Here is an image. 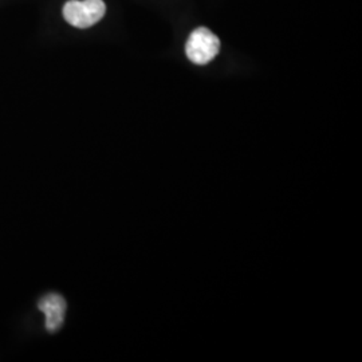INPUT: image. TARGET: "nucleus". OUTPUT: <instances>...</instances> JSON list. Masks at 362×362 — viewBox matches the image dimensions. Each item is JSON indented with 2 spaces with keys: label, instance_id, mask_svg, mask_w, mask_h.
<instances>
[{
  "label": "nucleus",
  "instance_id": "f257e3e1",
  "mask_svg": "<svg viewBox=\"0 0 362 362\" xmlns=\"http://www.w3.org/2000/svg\"><path fill=\"white\" fill-rule=\"evenodd\" d=\"M106 13L104 0H69L64 6L66 22L77 28L97 25Z\"/></svg>",
  "mask_w": 362,
  "mask_h": 362
},
{
  "label": "nucleus",
  "instance_id": "f03ea898",
  "mask_svg": "<svg viewBox=\"0 0 362 362\" xmlns=\"http://www.w3.org/2000/svg\"><path fill=\"white\" fill-rule=\"evenodd\" d=\"M219 50V38L206 27L192 31L185 45V54L194 65H207L215 59Z\"/></svg>",
  "mask_w": 362,
  "mask_h": 362
},
{
  "label": "nucleus",
  "instance_id": "7ed1b4c3",
  "mask_svg": "<svg viewBox=\"0 0 362 362\" xmlns=\"http://www.w3.org/2000/svg\"><path fill=\"white\" fill-rule=\"evenodd\" d=\"M38 309L46 317V330L49 333L58 332L65 322L66 303L65 298L57 293H50L43 298H40L38 302Z\"/></svg>",
  "mask_w": 362,
  "mask_h": 362
}]
</instances>
